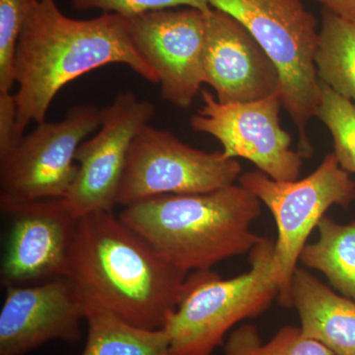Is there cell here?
<instances>
[{"label": "cell", "instance_id": "obj_1", "mask_svg": "<svg viewBox=\"0 0 355 355\" xmlns=\"http://www.w3.org/2000/svg\"><path fill=\"white\" fill-rule=\"evenodd\" d=\"M114 64L127 65L144 80L158 83L157 74L135 49L125 17L104 13L93 19H72L55 0H32L16 51V144L30 123L44 121L60 89Z\"/></svg>", "mask_w": 355, "mask_h": 355}, {"label": "cell", "instance_id": "obj_2", "mask_svg": "<svg viewBox=\"0 0 355 355\" xmlns=\"http://www.w3.org/2000/svg\"><path fill=\"white\" fill-rule=\"evenodd\" d=\"M189 273L166 261L113 211L77 219L65 277L85 304L146 329L165 328Z\"/></svg>", "mask_w": 355, "mask_h": 355}, {"label": "cell", "instance_id": "obj_3", "mask_svg": "<svg viewBox=\"0 0 355 355\" xmlns=\"http://www.w3.org/2000/svg\"><path fill=\"white\" fill-rule=\"evenodd\" d=\"M261 205L233 184L210 193L140 200L123 207L119 218L166 261L190 273L249 254L263 239L252 230Z\"/></svg>", "mask_w": 355, "mask_h": 355}, {"label": "cell", "instance_id": "obj_4", "mask_svg": "<svg viewBox=\"0 0 355 355\" xmlns=\"http://www.w3.org/2000/svg\"><path fill=\"white\" fill-rule=\"evenodd\" d=\"M275 241L263 237L249 253V272L222 279L211 270L189 273L165 326L171 355H211L235 324L266 312L279 297L273 277Z\"/></svg>", "mask_w": 355, "mask_h": 355}, {"label": "cell", "instance_id": "obj_5", "mask_svg": "<svg viewBox=\"0 0 355 355\" xmlns=\"http://www.w3.org/2000/svg\"><path fill=\"white\" fill-rule=\"evenodd\" d=\"M209 3L244 26L277 65L282 108L297 128L299 153L310 158L314 149L306 128L316 116L322 94L315 64L319 32L314 14L302 0H209Z\"/></svg>", "mask_w": 355, "mask_h": 355}, {"label": "cell", "instance_id": "obj_6", "mask_svg": "<svg viewBox=\"0 0 355 355\" xmlns=\"http://www.w3.org/2000/svg\"><path fill=\"white\" fill-rule=\"evenodd\" d=\"M239 184L261 200L277 227L272 272L279 287V302L292 308V282L308 238L334 205L349 207L355 200V183L349 173L330 153L309 176L295 181H277L265 173H243Z\"/></svg>", "mask_w": 355, "mask_h": 355}, {"label": "cell", "instance_id": "obj_7", "mask_svg": "<svg viewBox=\"0 0 355 355\" xmlns=\"http://www.w3.org/2000/svg\"><path fill=\"white\" fill-rule=\"evenodd\" d=\"M102 109L77 105L58 123H37L6 155L0 158V207L60 200L69 193L78 165L76 154L89 135L100 128Z\"/></svg>", "mask_w": 355, "mask_h": 355}, {"label": "cell", "instance_id": "obj_8", "mask_svg": "<svg viewBox=\"0 0 355 355\" xmlns=\"http://www.w3.org/2000/svg\"><path fill=\"white\" fill-rule=\"evenodd\" d=\"M242 174L236 159L205 153L168 130L146 125L130 146L119 191L123 207L158 196L205 193L235 184Z\"/></svg>", "mask_w": 355, "mask_h": 355}, {"label": "cell", "instance_id": "obj_9", "mask_svg": "<svg viewBox=\"0 0 355 355\" xmlns=\"http://www.w3.org/2000/svg\"><path fill=\"white\" fill-rule=\"evenodd\" d=\"M155 108L130 91L121 93L102 109L99 130L79 146L76 180L62 198L76 219L100 211H113L130 146L142 128L153 120Z\"/></svg>", "mask_w": 355, "mask_h": 355}, {"label": "cell", "instance_id": "obj_10", "mask_svg": "<svg viewBox=\"0 0 355 355\" xmlns=\"http://www.w3.org/2000/svg\"><path fill=\"white\" fill-rule=\"evenodd\" d=\"M203 107L191 118L196 132L216 137L224 157L251 161L277 181H295L303 156L291 148L292 137L280 125L279 93L247 103H221L200 91Z\"/></svg>", "mask_w": 355, "mask_h": 355}, {"label": "cell", "instance_id": "obj_11", "mask_svg": "<svg viewBox=\"0 0 355 355\" xmlns=\"http://www.w3.org/2000/svg\"><path fill=\"white\" fill-rule=\"evenodd\" d=\"M125 19L135 49L157 74L161 97L179 108H189L205 83L207 13L186 7Z\"/></svg>", "mask_w": 355, "mask_h": 355}, {"label": "cell", "instance_id": "obj_12", "mask_svg": "<svg viewBox=\"0 0 355 355\" xmlns=\"http://www.w3.org/2000/svg\"><path fill=\"white\" fill-rule=\"evenodd\" d=\"M6 289L0 312V355H25L51 340H80L85 300L69 277Z\"/></svg>", "mask_w": 355, "mask_h": 355}, {"label": "cell", "instance_id": "obj_13", "mask_svg": "<svg viewBox=\"0 0 355 355\" xmlns=\"http://www.w3.org/2000/svg\"><path fill=\"white\" fill-rule=\"evenodd\" d=\"M13 216L0 279L6 287L30 286L65 277L77 219L62 198L20 205Z\"/></svg>", "mask_w": 355, "mask_h": 355}, {"label": "cell", "instance_id": "obj_14", "mask_svg": "<svg viewBox=\"0 0 355 355\" xmlns=\"http://www.w3.org/2000/svg\"><path fill=\"white\" fill-rule=\"evenodd\" d=\"M202 69L221 103L258 101L282 87L272 58L244 26L218 9L207 13Z\"/></svg>", "mask_w": 355, "mask_h": 355}, {"label": "cell", "instance_id": "obj_15", "mask_svg": "<svg viewBox=\"0 0 355 355\" xmlns=\"http://www.w3.org/2000/svg\"><path fill=\"white\" fill-rule=\"evenodd\" d=\"M292 307L305 338L321 343L334 355H355V301L338 295L306 268H297L292 282Z\"/></svg>", "mask_w": 355, "mask_h": 355}, {"label": "cell", "instance_id": "obj_16", "mask_svg": "<svg viewBox=\"0 0 355 355\" xmlns=\"http://www.w3.org/2000/svg\"><path fill=\"white\" fill-rule=\"evenodd\" d=\"M85 308L88 333L81 355H171L165 328H142L98 306Z\"/></svg>", "mask_w": 355, "mask_h": 355}, {"label": "cell", "instance_id": "obj_17", "mask_svg": "<svg viewBox=\"0 0 355 355\" xmlns=\"http://www.w3.org/2000/svg\"><path fill=\"white\" fill-rule=\"evenodd\" d=\"M317 229L319 238L306 244L299 261L323 273L336 291L355 301V220L340 224L324 216Z\"/></svg>", "mask_w": 355, "mask_h": 355}, {"label": "cell", "instance_id": "obj_18", "mask_svg": "<svg viewBox=\"0 0 355 355\" xmlns=\"http://www.w3.org/2000/svg\"><path fill=\"white\" fill-rule=\"evenodd\" d=\"M317 76L355 105V25L324 8L315 53Z\"/></svg>", "mask_w": 355, "mask_h": 355}, {"label": "cell", "instance_id": "obj_19", "mask_svg": "<svg viewBox=\"0 0 355 355\" xmlns=\"http://www.w3.org/2000/svg\"><path fill=\"white\" fill-rule=\"evenodd\" d=\"M225 355H334L321 343L302 335L300 328L284 327L272 340L263 343L258 329L243 324L229 336Z\"/></svg>", "mask_w": 355, "mask_h": 355}, {"label": "cell", "instance_id": "obj_20", "mask_svg": "<svg viewBox=\"0 0 355 355\" xmlns=\"http://www.w3.org/2000/svg\"><path fill=\"white\" fill-rule=\"evenodd\" d=\"M321 85V102L316 116L330 130L338 164L355 174V105L326 84Z\"/></svg>", "mask_w": 355, "mask_h": 355}, {"label": "cell", "instance_id": "obj_21", "mask_svg": "<svg viewBox=\"0 0 355 355\" xmlns=\"http://www.w3.org/2000/svg\"><path fill=\"white\" fill-rule=\"evenodd\" d=\"M32 0H0V92H11L15 60L23 26Z\"/></svg>", "mask_w": 355, "mask_h": 355}, {"label": "cell", "instance_id": "obj_22", "mask_svg": "<svg viewBox=\"0 0 355 355\" xmlns=\"http://www.w3.org/2000/svg\"><path fill=\"white\" fill-rule=\"evenodd\" d=\"M73 6L79 10L100 9L125 18L177 7H191L205 13L211 9L209 0H73Z\"/></svg>", "mask_w": 355, "mask_h": 355}, {"label": "cell", "instance_id": "obj_23", "mask_svg": "<svg viewBox=\"0 0 355 355\" xmlns=\"http://www.w3.org/2000/svg\"><path fill=\"white\" fill-rule=\"evenodd\" d=\"M17 118L15 95L0 92V158L16 146L14 130Z\"/></svg>", "mask_w": 355, "mask_h": 355}, {"label": "cell", "instance_id": "obj_24", "mask_svg": "<svg viewBox=\"0 0 355 355\" xmlns=\"http://www.w3.org/2000/svg\"><path fill=\"white\" fill-rule=\"evenodd\" d=\"M313 1L323 4L324 8L342 16L345 19L352 20L355 16V0H313Z\"/></svg>", "mask_w": 355, "mask_h": 355}, {"label": "cell", "instance_id": "obj_25", "mask_svg": "<svg viewBox=\"0 0 355 355\" xmlns=\"http://www.w3.org/2000/svg\"><path fill=\"white\" fill-rule=\"evenodd\" d=\"M352 22H354V25H355V16H354V18H352Z\"/></svg>", "mask_w": 355, "mask_h": 355}]
</instances>
